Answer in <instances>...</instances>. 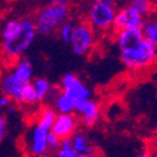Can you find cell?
Wrapping results in <instances>:
<instances>
[{
    "mask_svg": "<svg viewBox=\"0 0 157 157\" xmlns=\"http://www.w3.org/2000/svg\"><path fill=\"white\" fill-rule=\"evenodd\" d=\"M2 111H3V109H2V108H0V116H2Z\"/></svg>",
    "mask_w": 157,
    "mask_h": 157,
    "instance_id": "30",
    "label": "cell"
},
{
    "mask_svg": "<svg viewBox=\"0 0 157 157\" xmlns=\"http://www.w3.org/2000/svg\"><path fill=\"white\" fill-rule=\"evenodd\" d=\"M59 145H60V140L53 135V133H49L48 137H47V146H48V151H54L57 152L58 148H59Z\"/></svg>",
    "mask_w": 157,
    "mask_h": 157,
    "instance_id": "21",
    "label": "cell"
},
{
    "mask_svg": "<svg viewBox=\"0 0 157 157\" xmlns=\"http://www.w3.org/2000/svg\"><path fill=\"white\" fill-rule=\"evenodd\" d=\"M20 27H21L20 19L11 18V19L5 20L4 24L0 27V43L8 42L14 38L19 33Z\"/></svg>",
    "mask_w": 157,
    "mask_h": 157,
    "instance_id": "16",
    "label": "cell"
},
{
    "mask_svg": "<svg viewBox=\"0 0 157 157\" xmlns=\"http://www.w3.org/2000/svg\"><path fill=\"white\" fill-rule=\"evenodd\" d=\"M78 126H79V120H78L75 113L57 114L53 124H52L50 132L56 135L60 141H63L71 138L78 131Z\"/></svg>",
    "mask_w": 157,
    "mask_h": 157,
    "instance_id": "10",
    "label": "cell"
},
{
    "mask_svg": "<svg viewBox=\"0 0 157 157\" xmlns=\"http://www.w3.org/2000/svg\"><path fill=\"white\" fill-rule=\"evenodd\" d=\"M97 44V33L86 21L81 20L73 24V33L69 40L72 52L78 57H87L94 50Z\"/></svg>",
    "mask_w": 157,
    "mask_h": 157,
    "instance_id": "7",
    "label": "cell"
},
{
    "mask_svg": "<svg viewBox=\"0 0 157 157\" xmlns=\"http://www.w3.org/2000/svg\"><path fill=\"white\" fill-rule=\"evenodd\" d=\"M113 2H114L117 5H120V4L124 5V4H127V2H128V0H113Z\"/></svg>",
    "mask_w": 157,
    "mask_h": 157,
    "instance_id": "26",
    "label": "cell"
},
{
    "mask_svg": "<svg viewBox=\"0 0 157 157\" xmlns=\"http://www.w3.org/2000/svg\"><path fill=\"white\" fill-rule=\"evenodd\" d=\"M71 14V0H50L33 18L36 34L50 35L68 21Z\"/></svg>",
    "mask_w": 157,
    "mask_h": 157,
    "instance_id": "2",
    "label": "cell"
},
{
    "mask_svg": "<svg viewBox=\"0 0 157 157\" xmlns=\"http://www.w3.org/2000/svg\"><path fill=\"white\" fill-rule=\"evenodd\" d=\"M32 86L35 89V93L38 96L39 102L48 101L49 98L53 97V94L56 92V90H53L52 83L47 79V78H43V77L34 78V79L32 81Z\"/></svg>",
    "mask_w": 157,
    "mask_h": 157,
    "instance_id": "15",
    "label": "cell"
},
{
    "mask_svg": "<svg viewBox=\"0 0 157 157\" xmlns=\"http://www.w3.org/2000/svg\"><path fill=\"white\" fill-rule=\"evenodd\" d=\"M143 23V18L137 14L135 10H132L128 5L118 6L117 14L113 21L114 32H121L127 29H141V25Z\"/></svg>",
    "mask_w": 157,
    "mask_h": 157,
    "instance_id": "11",
    "label": "cell"
},
{
    "mask_svg": "<svg viewBox=\"0 0 157 157\" xmlns=\"http://www.w3.org/2000/svg\"><path fill=\"white\" fill-rule=\"evenodd\" d=\"M56 116V111L49 106H45L39 111L28 141L29 152L33 157H42L48 155L47 137L50 133L52 124L54 122Z\"/></svg>",
    "mask_w": 157,
    "mask_h": 157,
    "instance_id": "4",
    "label": "cell"
},
{
    "mask_svg": "<svg viewBox=\"0 0 157 157\" xmlns=\"http://www.w3.org/2000/svg\"><path fill=\"white\" fill-rule=\"evenodd\" d=\"M135 157H152V156H151V153H150L148 151H141V152H138Z\"/></svg>",
    "mask_w": 157,
    "mask_h": 157,
    "instance_id": "24",
    "label": "cell"
},
{
    "mask_svg": "<svg viewBox=\"0 0 157 157\" xmlns=\"http://www.w3.org/2000/svg\"><path fill=\"white\" fill-rule=\"evenodd\" d=\"M42 157H54V156H52V155H45V156H42Z\"/></svg>",
    "mask_w": 157,
    "mask_h": 157,
    "instance_id": "29",
    "label": "cell"
},
{
    "mask_svg": "<svg viewBox=\"0 0 157 157\" xmlns=\"http://www.w3.org/2000/svg\"><path fill=\"white\" fill-rule=\"evenodd\" d=\"M21 27L19 33L8 42L0 43L4 56L10 60H18L21 56L29 49V47L34 43L36 38V30L33 18L25 17L20 19Z\"/></svg>",
    "mask_w": 157,
    "mask_h": 157,
    "instance_id": "6",
    "label": "cell"
},
{
    "mask_svg": "<svg viewBox=\"0 0 157 157\" xmlns=\"http://www.w3.org/2000/svg\"><path fill=\"white\" fill-rule=\"evenodd\" d=\"M141 33L148 43L157 48V9H155L148 17L143 19Z\"/></svg>",
    "mask_w": 157,
    "mask_h": 157,
    "instance_id": "13",
    "label": "cell"
},
{
    "mask_svg": "<svg viewBox=\"0 0 157 157\" xmlns=\"http://www.w3.org/2000/svg\"><path fill=\"white\" fill-rule=\"evenodd\" d=\"M8 133V120L5 116H0V143Z\"/></svg>",
    "mask_w": 157,
    "mask_h": 157,
    "instance_id": "22",
    "label": "cell"
},
{
    "mask_svg": "<svg viewBox=\"0 0 157 157\" xmlns=\"http://www.w3.org/2000/svg\"><path fill=\"white\" fill-rule=\"evenodd\" d=\"M118 10L113 0H90L87 8V23L97 34H104L113 29V21Z\"/></svg>",
    "mask_w": 157,
    "mask_h": 157,
    "instance_id": "5",
    "label": "cell"
},
{
    "mask_svg": "<svg viewBox=\"0 0 157 157\" xmlns=\"http://www.w3.org/2000/svg\"><path fill=\"white\" fill-rule=\"evenodd\" d=\"M75 116L79 120V123L86 128H92L97 124L101 118L102 109L98 101L90 98L83 103H79L75 106L74 111Z\"/></svg>",
    "mask_w": 157,
    "mask_h": 157,
    "instance_id": "9",
    "label": "cell"
},
{
    "mask_svg": "<svg viewBox=\"0 0 157 157\" xmlns=\"http://www.w3.org/2000/svg\"><path fill=\"white\" fill-rule=\"evenodd\" d=\"M122 64L129 72L146 71L157 63V48L143 38L141 29H127L114 33Z\"/></svg>",
    "mask_w": 157,
    "mask_h": 157,
    "instance_id": "1",
    "label": "cell"
},
{
    "mask_svg": "<svg viewBox=\"0 0 157 157\" xmlns=\"http://www.w3.org/2000/svg\"><path fill=\"white\" fill-rule=\"evenodd\" d=\"M75 156H77V152L74 151V148L72 146L71 138L60 141L59 148L56 152V156L54 157H75Z\"/></svg>",
    "mask_w": 157,
    "mask_h": 157,
    "instance_id": "19",
    "label": "cell"
},
{
    "mask_svg": "<svg viewBox=\"0 0 157 157\" xmlns=\"http://www.w3.org/2000/svg\"><path fill=\"white\" fill-rule=\"evenodd\" d=\"M59 89L67 93L77 104L83 103L92 98V89H90L77 74L69 72L65 73L59 83Z\"/></svg>",
    "mask_w": 157,
    "mask_h": 157,
    "instance_id": "8",
    "label": "cell"
},
{
    "mask_svg": "<svg viewBox=\"0 0 157 157\" xmlns=\"http://www.w3.org/2000/svg\"><path fill=\"white\" fill-rule=\"evenodd\" d=\"M150 2L152 3V5L155 6V5H157V0H150Z\"/></svg>",
    "mask_w": 157,
    "mask_h": 157,
    "instance_id": "28",
    "label": "cell"
},
{
    "mask_svg": "<svg viewBox=\"0 0 157 157\" xmlns=\"http://www.w3.org/2000/svg\"><path fill=\"white\" fill-rule=\"evenodd\" d=\"M126 5H128L132 10H135L143 19L148 17L155 10V6L152 5L150 0H128Z\"/></svg>",
    "mask_w": 157,
    "mask_h": 157,
    "instance_id": "17",
    "label": "cell"
},
{
    "mask_svg": "<svg viewBox=\"0 0 157 157\" xmlns=\"http://www.w3.org/2000/svg\"><path fill=\"white\" fill-rule=\"evenodd\" d=\"M71 142H72V146H73L74 151L77 152V155H79V153L94 155L93 146H92V143H90V140L87 136V133L83 132V131L78 129L77 132L71 137Z\"/></svg>",
    "mask_w": 157,
    "mask_h": 157,
    "instance_id": "14",
    "label": "cell"
},
{
    "mask_svg": "<svg viewBox=\"0 0 157 157\" xmlns=\"http://www.w3.org/2000/svg\"><path fill=\"white\" fill-rule=\"evenodd\" d=\"M153 136H155V138L157 140V122H156V124H155V127H153Z\"/></svg>",
    "mask_w": 157,
    "mask_h": 157,
    "instance_id": "27",
    "label": "cell"
},
{
    "mask_svg": "<svg viewBox=\"0 0 157 157\" xmlns=\"http://www.w3.org/2000/svg\"><path fill=\"white\" fill-rule=\"evenodd\" d=\"M75 157H96V156L90 155V153H79V155H77Z\"/></svg>",
    "mask_w": 157,
    "mask_h": 157,
    "instance_id": "25",
    "label": "cell"
},
{
    "mask_svg": "<svg viewBox=\"0 0 157 157\" xmlns=\"http://www.w3.org/2000/svg\"><path fill=\"white\" fill-rule=\"evenodd\" d=\"M11 104H13V101L8 96H4V94L0 96V108L2 109L3 108H10Z\"/></svg>",
    "mask_w": 157,
    "mask_h": 157,
    "instance_id": "23",
    "label": "cell"
},
{
    "mask_svg": "<svg viewBox=\"0 0 157 157\" xmlns=\"http://www.w3.org/2000/svg\"><path fill=\"white\" fill-rule=\"evenodd\" d=\"M57 33H58L62 42L69 44V40L72 38V33H73V23L72 21H65L64 24L60 25V28L58 29Z\"/></svg>",
    "mask_w": 157,
    "mask_h": 157,
    "instance_id": "20",
    "label": "cell"
},
{
    "mask_svg": "<svg viewBox=\"0 0 157 157\" xmlns=\"http://www.w3.org/2000/svg\"><path fill=\"white\" fill-rule=\"evenodd\" d=\"M53 108L57 114H72L75 111V103L74 101L63 90H56L53 97Z\"/></svg>",
    "mask_w": 157,
    "mask_h": 157,
    "instance_id": "12",
    "label": "cell"
},
{
    "mask_svg": "<svg viewBox=\"0 0 157 157\" xmlns=\"http://www.w3.org/2000/svg\"><path fill=\"white\" fill-rule=\"evenodd\" d=\"M33 81V64L27 58H20L13 68L0 79V92L19 106L23 89Z\"/></svg>",
    "mask_w": 157,
    "mask_h": 157,
    "instance_id": "3",
    "label": "cell"
},
{
    "mask_svg": "<svg viewBox=\"0 0 157 157\" xmlns=\"http://www.w3.org/2000/svg\"><path fill=\"white\" fill-rule=\"evenodd\" d=\"M36 103H39V99H38V96L35 93V89L34 87L30 84H28L23 89L21 92V96H20V103L19 106L24 107V106H28V107H33L35 106Z\"/></svg>",
    "mask_w": 157,
    "mask_h": 157,
    "instance_id": "18",
    "label": "cell"
}]
</instances>
